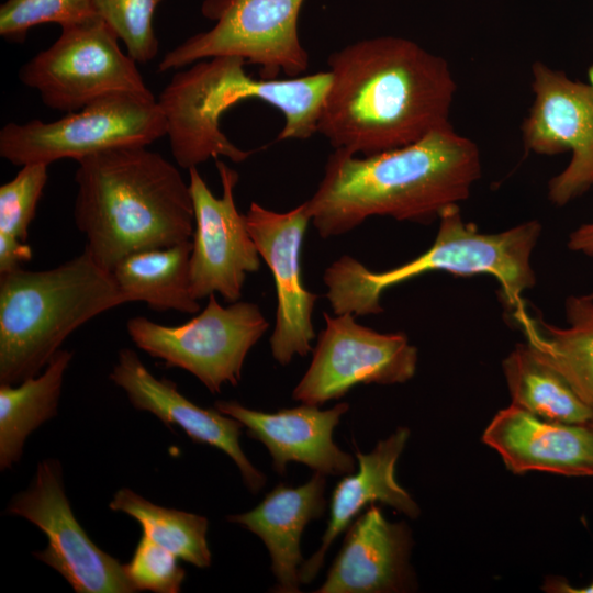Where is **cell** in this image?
<instances>
[{
  "label": "cell",
  "mask_w": 593,
  "mask_h": 593,
  "mask_svg": "<svg viewBox=\"0 0 593 593\" xmlns=\"http://www.w3.org/2000/svg\"><path fill=\"white\" fill-rule=\"evenodd\" d=\"M317 132L365 156L412 144L450 123L457 83L446 59L396 36L365 38L328 57Z\"/></svg>",
  "instance_id": "1"
},
{
  "label": "cell",
  "mask_w": 593,
  "mask_h": 593,
  "mask_svg": "<svg viewBox=\"0 0 593 593\" xmlns=\"http://www.w3.org/2000/svg\"><path fill=\"white\" fill-rule=\"evenodd\" d=\"M481 172L478 146L448 123L412 144L365 157L335 149L306 203L323 238L371 216L428 224L467 200Z\"/></svg>",
  "instance_id": "2"
},
{
  "label": "cell",
  "mask_w": 593,
  "mask_h": 593,
  "mask_svg": "<svg viewBox=\"0 0 593 593\" xmlns=\"http://www.w3.org/2000/svg\"><path fill=\"white\" fill-rule=\"evenodd\" d=\"M78 163L75 223L85 249L109 271L127 256L190 240L194 211L189 182L147 146H127Z\"/></svg>",
  "instance_id": "3"
},
{
  "label": "cell",
  "mask_w": 593,
  "mask_h": 593,
  "mask_svg": "<svg viewBox=\"0 0 593 593\" xmlns=\"http://www.w3.org/2000/svg\"><path fill=\"white\" fill-rule=\"evenodd\" d=\"M246 64L237 56L198 60L176 72L159 93L166 136L179 167L198 168L220 156L238 164L253 155L255 150L233 144L220 125L228 109L248 99L264 101L282 113L284 125L277 141L306 139L317 133L329 70L288 79H254L245 70Z\"/></svg>",
  "instance_id": "4"
},
{
  "label": "cell",
  "mask_w": 593,
  "mask_h": 593,
  "mask_svg": "<svg viewBox=\"0 0 593 593\" xmlns=\"http://www.w3.org/2000/svg\"><path fill=\"white\" fill-rule=\"evenodd\" d=\"M432 246L418 257L385 271H371L357 259L344 255L323 275L325 294L335 315L379 314L382 293L426 272L445 271L457 276L490 275L500 284L501 300L511 309L523 301V293L536 283L532 254L542 226L530 220L499 233H482L466 222L459 205L439 216Z\"/></svg>",
  "instance_id": "5"
},
{
  "label": "cell",
  "mask_w": 593,
  "mask_h": 593,
  "mask_svg": "<svg viewBox=\"0 0 593 593\" xmlns=\"http://www.w3.org/2000/svg\"><path fill=\"white\" fill-rule=\"evenodd\" d=\"M126 302L85 248L52 269L0 275V384L37 376L75 329Z\"/></svg>",
  "instance_id": "6"
},
{
  "label": "cell",
  "mask_w": 593,
  "mask_h": 593,
  "mask_svg": "<svg viewBox=\"0 0 593 593\" xmlns=\"http://www.w3.org/2000/svg\"><path fill=\"white\" fill-rule=\"evenodd\" d=\"M165 115L154 94L101 97L52 122L33 119L0 131V156L14 166L80 160L108 149L148 146L166 136Z\"/></svg>",
  "instance_id": "7"
},
{
  "label": "cell",
  "mask_w": 593,
  "mask_h": 593,
  "mask_svg": "<svg viewBox=\"0 0 593 593\" xmlns=\"http://www.w3.org/2000/svg\"><path fill=\"white\" fill-rule=\"evenodd\" d=\"M304 0H204L202 14L214 25L165 54L160 72L216 56H237L260 68L262 79L280 72L299 77L309 66L298 20Z\"/></svg>",
  "instance_id": "8"
},
{
  "label": "cell",
  "mask_w": 593,
  "mask_h": 593,
  "mask_svg": "<svg viewBox=\"0 0 593 593\" xmlns=\"http://www.w3.org/2000/svg\"><path fill=\"white\" fill-rule=\"evenodd\" d=\"M269 324L255 303L236 301L227 306L215 294L192 320L177 326L158 324L145 316L126 322L133 343L166 367L192 373L212 393L224 383L237 385L245 358Z\"/></svg>",
  "instance_id": "9"
},
{
  "label": "cell",
  "mask_w": 593,
  "mask_h": 593,
  "mask_svg": "<svg viewBox=\"0 0 593 593\" xmlns=\"http://www.w3.org/2000/svg\"><path fill=\"white\" fill-rule=\"evenodd\" d=\"M18 76L46 107L67 113L112 93H152L136 61L120 48L119 37L101 18L63 27Z\"/></svg>",
  "instance_id": "10"
},
{
  "label": "cell",
  "mask_w": 593,
  "mask_h": 593,
  "mask_svg": "<svg viewBox=\"0 0 593 593\" xmlns=\"http://www.w3.org/2000/svg\"><path fill=\"white\" fill-rule=\"evenodd\" d=\"M355 317L324 313L325 328L293 390V400L321 406L358 384L403 383L414 376L417 349L404 333H380L358 324Z\"/></svg>",
  "instance_id": "11"
},
{
  "label": "cell",
  "mask_w": 593,
  "mask_h": 593,
  "mask_svg": "<svg viewBox=\"0 0 593 593\" xmlns=\"http://www.w3.org/2000/svg\"><path fill=\"white\" fill-rule=\"evenodd\" d=\"M532 90L533 104L522 125L523 143L538 155L571 152L567 167L548 183L549 200L563 206L593 187V85L535 61Z\"/></svg>",
  "instance_id": "12"
},
{
  "label": "cell",
  "mask_w": 593,
  "mask_h": 593,
  "mask_svg": "<svg viewBox=\"0 0 593 593\" xmlns=\"http://www.w3.org/2000/svg\"><path fill=\"white\" fill-rule=\"evenodd\" d=\"M7 511L30 521L46 535L47 546L34 555L60 573L77 593L137 592L124 564L101 550L79 525L57 460L41 461L30 486L12 497Z\"/></svg>",
  "instance_id": "13"
},
{
  "label": "cell",
  "mask_w": 593,
  "mask_h": 593,
  "mask_svg": "<svg viewBox=\"0 0 593 593\" xmlns=\"http://www.w3.org/2000/svg\"><path fill=\"white\" fill-rule=\"evenodd\" d=\"M215 166L222 184L216 198L197 167L189 169L194 231L189 260L190 290L202 300L219 293L228 303L238 301L250 272L258 271L260 255L248 231L246 216L235 203L238 172L220 158Z\"/></svg>",
  "instance_id": "14"
},
{
  "label": "cell",
  "mask_w": 593,
  "mask_h": 593,
  "mask_svg": "<svg viewBox=\"0 0 593 593\" xmlns=\"http://www.w3.org/2000/svg\"><path fill=\"white\" fill-rule=\"evenodd\" d=\"M248 231L261 259L269 267L277 292L272 357L282 366L312 350V314L317 294L305 289L300 254L311 221L306 201L288 212H275L251 202L245 214Z\"/></svg>",
  "instance_id": "15"
},
{
  "label": "cell",
  "mask_w": 593,
  "mask_h": 593,
  "mask_svg": "<svg viewBox=\"0 0 593 593\" xmlns=\"http://www.w3.org/2000/svg\"><path fill=\"white\" fill-rule=\"evenodd\" d=\"M214 407L239 421L248 436L266 446L275 471L281 475L291 461L325 477L355 472L354 457L333 440L335 427L349 410L345 402L327 410L302 403L273 413L248 409L237 401H216Z\"/></svg>",
  "instance_id": "16"
},
{
  "label": "cell",
  "mask_w": 593,
  "mask_h": 593,
  "mask_svg": "<svg viewBox=\"0 0 593 593\" xmlns=\"http://www.w3.org/2000/svg\"><path fill=\"white\" fill-rule=\"evenodd\" d=\"M110 379L123 389L132 405L158 417L164 424L179 426L193 441L225 452L238 467L244 483L253 493L262 489L266 477L247 459L239 445L244 425L213 409H203L182 395L177 385L157 379L138 355L123 348L119 351Z\"/></svg>",
  "instance_id": "17"
},
{
  "label": "cell",
  "mask_w": 593,
  "mask_h": 593,
  "mask_svg": "<svg viewBox=\"0 0 593 593\" xmlns=\"http://www.w3.org/2000/svg\"><path fill=\"white\" fill-rule=\"evenodd\" d=\"M347 527L343 546L315 593H388L411 588V532L371 504Z\"/></svg>",
  "instance_id": "18"
},
{
  "label": "cell",
  "mask_w": 593,
  "mask_h": 593,
  "mask_svg": "<svg viewBox=\"0 0 593 593\" xmlns=\"http://www.w3.org/2000/svg\"><path fill=\"white\" fill-rule=\"evenodd\" d=\"M482 441L515 474L545 471L593 477V432L589 425L547 421L512 403L491 419Z\"/></svg>",
  "instance_id": "19"
},
{
  "label": "cell",
  "mask_w": 593,
  "mask_h": 593,
  "mask_svg": "<svg viewBox=\"0 0 593 593\" xmlns=\"http://www.w3.org/2000/svg\"><path fill=\"white\" fill-rule=\"evenodd\" d=\"M409 437L410 430L401 427L387 439L378 441L370 452L356 450L358 470L346 474L335 486L329 519L321 545L300 567L301 583H310L315 579L337 536L347 529L363 508L374 502L387 504L412 518L419 515L418 505L395 479V465Z\"/></svg>",
  "instance_id": "20"
},
{
  "label": "cell",
  "mask_w": 593,
  "mask_h": 593,
  "mask_svg": "<svg viewBox=\"0 0 593 593\" xmlns=\"http://www.w3.org/2000/svg\"><path fill=\"white\" fill-rule=\"evenodd\" d=\"M325 488V475L314 472L296 488L276 485L255 508L227 518L264 541L271 559L276 592H300V567L304 561L300 540L305 526L324 514Z\"/></svg>",
  "instance_id": "21"
},
{
  "label": "cell",
  "mask_w": 593,
  "mask_h": 593,
  "mask_svg": "<svg viewBox=\"0 0 593 593\" xmlns=\"http://www.w3.org/2000/svg\"><path fill=\"white\" fill-rule=\"evenodd\" d=\"M526 343L555 368L574 392L593 406V298L570 295L564 303L567 326L559 327L530 313L521 301L507 309Z\"/></svg>",
  "instance_id": "22"
},
{
  "label": "cell",
  "mask_w": 593,
  "mask_h": 593,
  "mask_svg": "<svg viewBox=\"0 0 593 593\" xmlns=\"http://www.w3.org/2000/svg\"><path fill=\"white\" fill-rule=\"evenodd\" d=\"M192 242L143 250L124 258L112 271L127 302L141 301L156 311L195 314L199 301L190 290Z\"/></svg>",
  "instance_id": "23"
},
{
  "label": "cell",
  "mask_w": 593,
  "mask_h": 593,
  "mask_svg": "<svg viewBox=\"0 0 593 593\" xmlns=\"http://www.w3.org/2000/svg\"><path fill=\"white\" fill-rule=\"evenodd\" d=\"M72 353L59 349L42 374L0 384V468L20 460L27 436L57 414L64 374Z\"/></svg>",
  "instance_id": "24"
},
{
  "label": "cell",
  "mask_w": 593,
  "mask_h": 593,
  "mask_svg": "<svg viewBox=\"0 0 593 593\" xmlns=\"http://www.w3.org/2000/svg\"><path fill=\"white\" fill-rule=\"evenodd\" d=\"M512 403L547 421L588 425L593 406L525 342L517 344L502 363Z\"/></svg>",
  "instance_id": "25"
},
{
  "label": "cell",
  "mask_w": 593,
  "mask_h": 593,
  "mask_svg": "<svg viewBox=\"0 0 593 593\" xmlns=\"http://www.w3.org/2000/svg\"><path fill=\"white\" fill-rule=\"evenodd\" d=\"M109 507L133 517L144 535L179 559L198 568L211 564L206 517L156 505L127 488L114 494Z\"/></svg>",
  "instance_id": "26"
},
{
  "label": "cell",
  "mask_w": 593,
  "mask_h": 593,
  "mask_svg": "<svg viewBox=\"0 0 593 593\" xmlns=\"http://www.w3.org/2000/svg\"><path fill=\"white\" fill-rule=\"evenodd\" d=\"M97 18L93 0H7L0 7V35L22 43L35 25L56 23L63 29Z\"/></svg>",
  "instance_id": "27"
},
{
  "label": "cell",
  "mask_w": 593,
  "mask_h": 593,
  "mask_svg": "<svg viewBox=\"0 0 593 593\" xmlns=\"http://www.w3.org/2000/svg\"><path fill=\"white\" fill-rule=\"evenodd\" d=\"M164 0H93L98 15L123 42L136 63H147L158 53L154 15Z\"/></svg>",
  "instance_id": "28"
},
{
  "label": "cell",
  "mask_w": 593,
  "mask_h": 593,
  "mask_svg": "<svg viewBox=\"0 0 593 593\" xmlns=\"http://www.w3.org/2000/svg\"><path fill=\"white\" fill-rule=\"evenodd\" d=\"M48 165L27 164L0 187V233L25 242L48 179Z\"/></svg>",
  "instance_id": "29"
},
{
  "label": "cell",
  "mask_w": 593,
  "mask_h": 593,
  "mask_svg": "<svg viewBox=\"0 0 593 593\" xmlns=\"http://www.w3.org/2000/svg\"><path fill=\"white\" fill-rule=\"evenodd\" d=\"M177 559L172 552L143 534L124 570L136 591L177 593L181 591L186 577Z\"/></svg>",
  "instance_id": "30"
},
{
  "label": "cell",
  "mask_w": 593,
  "mask_h": 593,
  "mask_svg": "<svg viewBox=\"0 0 593 593\" xmlns=\"http://www.w3.org/2000/svg\"><path fill=\"white\" fill-rule=\"evenodd\" d=\"M32 256V248L25 242L0 233V275L21 268Z\"/></svg>",
  "instance_id": "31"
},
{
  "label": "cell",
  "mask_w": 593,
  "mask_h": 593,
  "mask_svg": "<svg viewBox=\"0 0 593 593\" xmlns=\"http://www.w3.org/2000/svg\"><path fill=\"white\" fill-rule=\"evenodd\" d=\"M568 247L573 251L593 257V222L575 228L569 235Z\"/></svg>",
  "instance_id": "32"
},
{
  "label": "cell",
  "mask_w": 593,
  "mask_h": 593,
  "mask_svg": "<svg viewBox=\"0 0 593 593\" xmlns=\"http://www.w3.org/2000/svg\"><path fill=\"white\" fill-rule=\"evenodd\" d=\"M545 590L550 592H562V593H593V581L583 588H573L564 580L553 579L547 580L545 584Z\"/></svg>",
  "instance_id": "33"
},
{
  "label": "cell",
  "mask_w": 593,
  "mask_h": 593,
  "mask_svg": "<svg viewBox=\"0 0 593 593\" xmlns=\"http://www.w3.org/2000/svg\"><path fill=\"white\" fill-rule=\"evenodd\" d=\"M589 82L593 85V66L589 69Z\"/></svg>",
  "instance_id": "34"
},
{
  "label": "cell",
  "mask_w": 593,
  "mask_h": 593,
  "mask_svg": "<svg viewBox=\"0 0 593 593\" xmlns=\"http://www.w3.org/2000/svg\"><path fill=\"white\" fill-rule=\"evenodd\" d=\"M588 425H589V427H590V428L592 429V432H593V418L591 419V422H590Z\"/></svg>",
  "instance_id": "35"
},
{
  "label": "cell",
  "mask_w": 593,
  "mask_h": 593,
  "mask_svg": "<svg viewBox=\"0 0 593 593\" xmlns=\"http://www.w3.org/2000/svg\"><path fill=\"white\" fill-rule=\"evenodd\" d=\"M590 295L593 298V292Z\"/></svg>",
  "instance_id": "36"
}]
</instances>
